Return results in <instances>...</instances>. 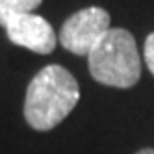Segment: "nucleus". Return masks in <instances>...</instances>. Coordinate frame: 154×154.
Segmentation results:
<instances>
[{
  "instance_id": "obj_1",
  "label": "nucleus",
  "mask_w": 154,
  "mask_h": 154,
  "mask_svg": "<svg viewBox=\"0 0 154 154\" xmlns=\"http://www.w3.org/2000/svg\"><path fill=\"white\" fill-rule=\"evenodd\" d=\"M80 98L76 78L60 65H47L26 89L24 117L39 132L52 130L67 117Z\"/></svg>"
},
{
  "instance_id": "obj_2",
  "label": "nucleus",
  "mask_w": 154,
  "mask_h": 154,
  "mask_svg": "<svg viewBox=\"0 0 154 154\" xmlns=\"http://www.w3.org/2000/svg\"><path fill=\"white\" fill-rule=\"evenodd\" d=\"M89 72L98 82L109 87L136 85L141 76V61L134 35L128 30L112 28L104 39L87 56Z\"/></svg>"
},
{
  "instance_id": "obj_3",
  "label": "nucleus",
  "mask_w": 154,
  "mask_h": 154,
  "mask_svg": "<svg viewBox=\"0 0 154 154\" xmlns=\"http://www.w3.org/2000/svg\"><path fill=\"white\" fill-rule=\"evenodd\" d=\"M112 30L109 15L102 8H85L71 15L63 23L60 43L65 50L76 56H89L93 48Z\"/></svg>"
},
{
  "instance_id": "obj_4",
  "label": "nucleus",
  "mask_w": 154,
  "mask_h": 154,
  "mask_svg": "<svg viewBox=\"0 0 154 154\" xmlns=\"http://www.w3.org/2000/svg\"><path fill=\"white\" fill-rule=\"evenodd\" d=\"M6 34L13 45L24 47L37 54H50L58 43L48 20L34 13L9 20L6 24Z\"/></svg>"
},
{
  "instance_id": "obj_5",
  "label": "nucleus",
  "mask_w": 154,
  "mask_h": 154,
  "mask_svg": "<svg viewBox=\"0 0 154 154\" xmlns=\"http://www.w3.org/2000/svg\"><path fill=\"white\" fill-rule=\"evenodd\" d=\"M43 0H0V26H4L20 15H28Z\"/></svg>"
},
{
  "instance_id": "obj_6",
  "label": "nucleus",
  "mask_w": 154,
  "mask_h": 154,
  "mask_svg": "<svg viewBox=\"0 0 154 154\" xmlns=\"http://www.w3.org/2000/svg\"><path fill=\"white\" fill-rule=\"evenodd\" d=\"M145 63H147L149 71L154 74V32L149 34L145 41Z\"/></svg>"
},
{
  "instance_id": "obj_7",
  "label": "nucleus",
  "mask_w": 154,
  "mask_h": 154,
  "mask_svg": "<svg viewBox=\"0 0 154 154\" xmlns=\"http://www.w3.org/2000/svg\"><path fill=\"white\" fill-rule=\"evenodd\" d=\"M137 154H154V149H143V150H139Z\"/></svg>"
}]
</instances>
